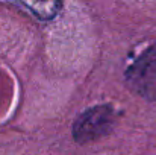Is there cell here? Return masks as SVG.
Masks as SVG:
<instances>
[{"label": "cell", "mask_w": 156, "mask_h": 155, "mask_svg": "<svg viewBox=\"0 0 156 155\" xmlns=\"http://www.w3.org/2000/svg\"><path fill=\"white\" fill-rule=\"evenodd\" d=\"M117 122L112 105H96L83 111L73 125V138L79 145H87L108 135Z\"/></svg>", "instance_id": "obj_1"}, {"label": "cell", "mask_w": 156, "mask_h": 155, "mask_svg": "<svg viewBox=\"0 0 156 155\" xmlns=\"http://www.w3.org/2000/svg\"><path fill=\"white\" fill-rule=\"evenodd\" d=\"M126 82L136 94L156 102V44L143 52L127 68Z\"/></svg>", "instance_id": "obj_2"}, {"label": "cell", "mask_w": 156, "mask_h": 155, "mask_svg": "<svg viewBox=\"0 0 156 155\" xmlns=\"http://www.w3.org/2000/svg\"><path fill=\"white\" fill-rule=\"evenodd\" d=\"M14 6L26 11L37 20L50 21L62 9V0H6Z\"/></svg>", "instance_id": "obj_3"}]
</instances>
